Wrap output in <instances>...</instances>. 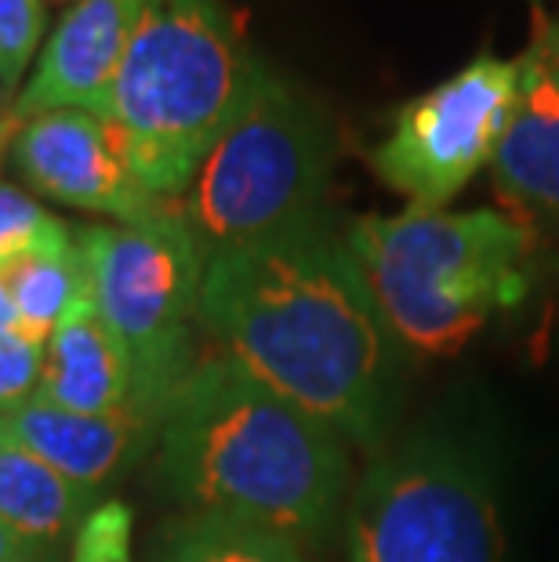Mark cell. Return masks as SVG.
Segmentation results:
<instances>
[{
    "label": "cell",
    "instance_id": "obj_1",
    "mask_svg": "<svg viewBox=\"0 0 559 562\" xmlns=\"http://www.w3.org/2000/svg\"><path fill=\"white\" fill-rule=\"evenodd\" d=\"M200 327L342 439L374 442L382 432L392 370L385 319L324 214L208 255Z\"/></svg>",
    "mask_w": 559,
    "mask_h": 562
},
{
    "label": "cell",
    "instance_id": "obj_2",
    "mask_svg": "<svg viewBox=\"0 0 559 562\" xmlns=\"http://www.w3.org/2000/svg\"><path fill=\"white\" fill-rule=\"evenodd\" d=\"M157 436L160 472L178 497L204 516L266 526L294 541L327 530L349 480L335 428L225 352L193 367Z\"/></svg>",
    "mask_w": 559,
    "mask_h": 562
},
{
    "label": "cell",
    "instance_id": "obj_3",
    "mask_svg": "<svg viewBox=\"0 0 559 562\" xmlns=\"http://www.w3.org/2000/svg\"><path fill=\"white\" fill-rule=\"evenodd\" d=\"M258 55L225 0H146L110 124L149 196L178 203L241 110Z\"/></svg>",
    "mask_w": 559,
    "mask_h": 562
},
{
    "label": "cell",
    "instance_id": "obj_4",
    "mask_svg": "<svg viewBox=\"0 0 559 562\" xmlns=\"http://www.w3.org/2000/svg\"><path fill=\"white\" fill-rule=\"evenodd\" d=\"M385 327L422 356H455L530 291V233L497 211L356 218L345 233Z\"/></svg>",
    "mask_w": 559,
    "mask_h": 562
},
{
    "label": "cell",
    "instance_id": "obj_5",
    "mask_svg": "<svg viewBox=\"0 0 559 562\" xmlns=\"http://www.w3.org/2000/svg\"><path fill=\"white\" fill-rule=\"evenodd\" d=\"M331 167L335 127L327 110L258 58L241 110L175 207L204 255H215L320 218Z\"/></svg>",
    "mask_w": 559,
    "mask_h": 562
},
{
    "label": "cell",
    "instance_id": "obj_6",
    "mask_svg": "<svg viewBox=\"0 0 559 562\" xmlns=\"http://www.w3.org/2000/svg\"><path fill=\"white\" fill-rule=\"evenodd\" d=\"M94 313L131 363L135 414L153 432L193 374V323L208 255L178 207L142 225H77Z\"/></svg>",
    "mask_w": 559,
    "mask_h": 562
},
{
    "label": "cell",
    "instance_id": "obj_7",
    "mask_svg": "<svg viewBox=\"0 0 559 562\" xmlns=\"http://www.w3.org/2000/svg\"><path fill=\"white\" fill-rule=\"evenodd\" d=\"M353 562H502L491 486L469 458L411 442L364 475L349 516Z\"/></svg>",
    "mask_w": 559,
    "mask_h": 562
},
{
    "label": "cell",
    "instance_id": "obj_8",
    "mask_svg": "<svg viewBox=\"0 0 559 562\" xmlns=\"http://www.w3.org/2000/svg\"><path fill=\"white\" fill-rule=\"evenodd\" d=\"M519 94L516 58L480 55L396 113L389 135L371 149V167L411 207L444 211L491 164Z\"/></svg>",
    "mask_w": 559,
    "mask_h": 562
},
{
    "label": "cell",
    "instance_id": "obj_9",
    "mask_svg": "<svg viewBox=\"0 0 559 562\" xmlns=\"http://www.w3.org/2000/svg\"><path fill=\"white\" fill-rule=\"evenodd\" d=\"M8 160L33 193L74 211L110 214L116 225H142L175 207L138 186L116 127L88 110H55L22 121Z\"/></svg>",
    "mask_w": 559,
    "mask_h": 562
},
{
    "label": "cell",
    "instance_id": "obj_10",
    "mask_svg": "<svg viewBox=\"0 0 559 562\" xmlns=\"http://www.w3.org/2000/svg\"><path fill=\"white\" fill-rule=\"evenodd\" d=\"M142 8L146 0H77L44 41L30 80L11 102L15 121L55 110H88L110 121L113 83Z\"/></svg>",
    "mask_w": 559,
    "mask_h": 562
},
{
    "label": "cell",
    "instance_id": "obj_11",
    "mask_svg": "<svg viewBox=\"0 0 559 562\" xmlns=\"http://www.w3.org/2000/svg\"><path fill=\"white\" fill-rule=\"evenodd\" d=\"M519 94L491 171L516 207L559 222V63L538 33L519 58Z\"/></svg>",
    "mask_w": 559,
    "mask_h": 562
},
{
    "label": "cell",
    "instance_id": "obj_12",
    "mask_svg": "<svg viewBox=\"0 0 559 562\" xmlns=\"http://www.w3.org/2000/svg\"><path fill=\"white\" fill-rule=\"evenodd\" d=\"M0 428L22 450L37 453L44 464H52L66 480L88 486L94 494L105 480H113V472L124 469L131 453L142 447V439L153 436V428L135 411L91 417L66 411L44 396H30L26 403L4 411Z\"/></svg>",
    "mask_w": 559,
    "mask_h": 562
},
{
    "label": "cell",
    "instance_id": "obj_13",
    "mask_svg": "<svg viewBox=\"0 0 559 562\" xmlns=\"http://www.w3.org/2000/svg\"><path fill=\"white\" fill-rule=\"evenodd\" d=\"M37 396L91 417L135 411L131 363L94 313V305L52 330L44 345V374Z\"/></svg>",
    "mask_w": 559,
    "mask_h": 562
},
{
    "label": "cell",
    "instance_id": "obj_14",
    "mask_svg": "<svg viewBox=\"0 0 559 562\" xmlns=\"http://www.w3.org/2000/svg\"><path fill=\"white\" fill-rule=\"evenodd\" d=\"M4 277L15 302L19 330L41 345H47L58 323L94 305L85 244H80V229L69 222L58 225L37 250L15 261Z\"/></svg>",
    "mask_w": 559,
    "mask_h": 562
},
{
    "label": "cell",
    "instance_id": "obj_15",
    "mask_svg": "<svg viewBox=\"0 0 559 562\" xmlns=\"http://www.w3.org/2000/svg\"><path fill=\"white\" fill-rule=\"evenodd\" d=\"M94 490L66 480L0 428V522L55 548L91 516Z\"/></svg>",
    "mask_w": 559,
    "mask_h": 562
},
{
    "label": "cell",
    "instance_id": "obj_16",
    "mask_svg": "<svg viewBox=\"0 0 559 562\" xmlns=\"http://www.w3.org/2000/svg\"><path fill=\"white\" fill-rule=\"evenodd\" d=\"M164 562H305L294 537L230 516H204L178 522L168 537Z\"/></svg>",
    "mask_w": 559,
    "mask_h": 562
},
{
    "label": "cell",
    "instance_id": "obj_17",
    "mask_svg": "<svg viewBox=\"0 0 559 562\" xmlns=\"http://www.w3.org/2000/svg\"><path fill=\"white\" fill-rule=\"evenodd\" d=\"M63 222L66 218L47 211L33 193L0 178V277L37 250Z\"/></svg>",
    "mask_w": 559,
    "mask_h": 562
},
{
    "label": "cell",
    "instance_id": "obj_18",
    "mask_svg": "<svg viewBox=\"0 0 559 562\" xmlns=\"http://www.w3.org/2000/svg\"><path fill=\"white\" fill-rule=\"evenodd\" d=\"M44 0H0V83L15 91L44 37Z\"/></svg>",
    "mask_w": 559,
    "mask_h": 562
},
{
    "label": "cell",
    "instance_id": "obj_19",
    "mask_svg": "<svg viewBox=\"0 0 559 562\" xmlns=\"http://www.w3.org/2000/svg\"><path fill=\"white\" fill-rule=\"evenodd\" d=\"M131 533H135V516H131L127 505H121V501L94 505L91 516L77 526L69 562H135Z\"/></svg>",
    "mask_w": 559,
    "mask_h": 562
},
{
    "label": "cell",
    "instance_id": "obj_20",
    "mask_svg": "<svg viewBox=\"0 0 559 562\" xmlns=\"http://www.w3.org/2000/svg\"><path fill=\"white\" fill-rule=\"evenodd\" d=\"M44 374V345L22 330H0V414L37 396Z\"/></svg>",
    "mask_w": 559,
    "mask_h": 562
},
{
    "label": "cell",
    "instance_id": "obj_21",
    "mask_svg": "<svg viewBox=\"0 0 559 562\" xmlns=\"http://www.w3.org/2000/svg\"><path fill=\"white\" fill-rule=\"evenodd\" d=\"M52 548L33 541V537L19 533L15 526L0 522V562H41Z\"/></svg>",
    "mask_w": 559,
    "mask_h": 562
},
{
    "label": "cell",
    "instance_id": "obj_22",
    "mask_svg": "<svg viewBox=\"0 0 559 562\" xmlns=\"http://www.w3.org/2000/svg\"><path fill=\"white\" fill-rule=\"evenodd\" d=\"M534 33L549 44V52L556 55V63H559V22L545 15V11H534Z\"/></svg>",
    "mask_w": 559,
    "mask_h": 562
},
{
    "label": "cell",
    "instance_id": "obj_23",
    "mask_svg": "<svg viewBox=\"0 0 559 562\" xmlns=\"http://www.w3.org/2000/svg\"><path fill=\"white\" fill-rule=\"evenodd\" d=\"M0 330H19V316H15V302H11L8 277H0Z\"/></svg>",
    "mask_w": 559,
    "mask_h": 562
},
{
    "label": "cell",
    "instance_id": "obj_24",
    "mask_svg": "<svg viewBox=\"0 0 559 562\" xmlns=\"http://www.w3.org/2000/svg\"><path fill=\"white\" fill-rule=\"evenodd\" d=\"M15 127H19L15 113L4 110V116H0V157H8V146H11V138H15Z\"/></svg>",
    "mask_w": 559,
    "mask_h": 562
},
{
    "label": "cell",
    "instance_id": "obj_25",
    "mask_svg": "<svg viewBox=\"0 0 559 562\" xmlns=\"http://www.w3.org/2000/svg\"><path fill=\"white\" fill-rule=\"evenodd\" d=\"M4 94H8V91H4V83H0V110H4Z\"/></svg>",
    "mask_w": 559,
    "mask_h": 562
}]
</instances>
